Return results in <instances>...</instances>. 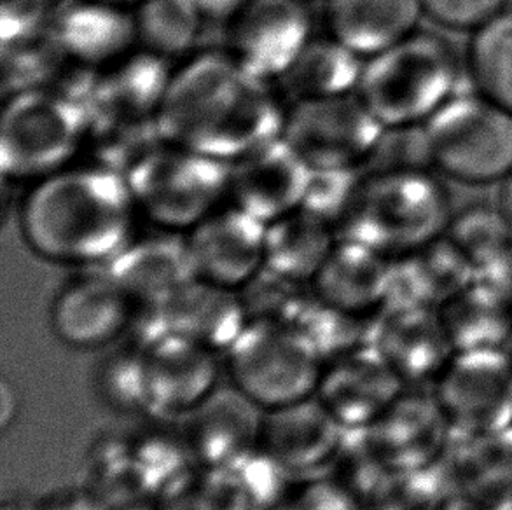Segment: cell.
Wrapping results in <instances>:
<instances>
[{
	"mask_svg": "<svg viewBox=\"0 0 512 510\" xmlns=\"http://www.w3.org/2000/svg\"><path fill=\"white\" fill-rule=\"evenodd\" d=\"M383 125L357 93L294 102L282 138L310 168H360L373 156Z\"/></svg>",
	"mask_w": 512,
	"mask_h": 510,
	"instance_id": "obj_9",
	"label": "cell"
},
{
	"mask_svg": "<svg viewBox=\"0 0 512 510\" xmlns=\"http://www.w3.org/2000/svg\"><path fill=\"white\" fill-rule=\"evenodd\" d=\"M392 259L362 243L338 240L310 283L327 310L355 320H378L387 310Z\"/></svg>",
	"mask_w": 512,
	"mask_h": 510,
	"instance_id": "obj_20",
	"label": "cell"
},
{
	"mask_svg": "<svg viewBox=\"0 0 512 510\" xmlns=\"http://www.w3.org/2000/svg\"><path fill=\"white\" fill-rule=\"evenodd\" d=\"M187 418V446L205 469H236L257 451L263 411L233 386L219 388Z\"/></svg>",
	"mask_w": 512,
	"mask_h": 510,
	"instance_id": "obj_23",
	"label": "cell"
},
{
	"mask_svg": "<svg viewBox=\"0 0 512 510\" xmlns=\"http://www.w3.org/2000/svg\"><path fill=\"white\" fill-rule=\"evenodd\" d=\"M153 310L161 331L179 334L217 353L228 352L247 325L238 292L201 280L189 283Z\"/></svg>",
	"mask_w": 512,
	"mask_h": 510,
	"instance_id": "obj_25",
	"label": "cell"
},
{
	"mask_svg": "<svg viewBox=\"0 0 512 510\" xmlns=\"http://www.w3.org/2000/svg\"><path fill=\"white\" fill-rule=\"evenodd\" d=\"M20 393L11 381L4 378L0 385V430L7 434L20 416Z\"/></svg>",
	"mask_w": 512,
	"mask_h": 510,
	"instance_id": "obj_45",
	"label": "cell"
},
{
	"mask_svg": "<svg viewBox=\"0 0 512 510\" xmlns=\"http://www.w3.org/2000/svg\"><path fill=\"white\" fill-rule=\"evenodd\" d=\"M56 13V0H0V37L16 41L48 27Z\"/></svg>",
	"mask_w": 512,
	"mask_h": 510,
	"instance_id": "obj_42",
	"label": "cell"
},
{
	"mask_svg": "<svg viewBox=\"0 0 512 510\" xmlns=\"http://www.w3.org/2000/svg\"><path fill=\"white\" fill-rule=\"evenodd\" d=\"M430 510H483V505L476 504L471 498H465L462 495L444 493Z\"/></svg>",
	"mask_w": 512,
	"mask_h": 510,
	"instance_id": "obj_47",
	"label": "cell"
},
{
	"mask_svg": "<svg viewBox=\"0 0 512 510\" xmlns=\"http://www.w3.org/2000/svg\"><path fill=\"white\" fill-rule=\"evenodd\" d=\"M423 14L451 30H478L506 9V0H420Z\"/></svg>",
	"mask_w": 512,
	"mask_h": 510,
	"instance_id": "obj_41",
	"label": "cell"
},
{
	"mask_svg": "<svg viewBox=\"0 0 512 510\" xmlns=\"http://www.w3.org/2000/svg\"><path fill=\"white\" fill-rule=\"evenodd\" d=\"M310 166L278 137L229 161L228 203L264 224L301 208Z\"/></svg>",
	"mask_w": 512,
	"mask_h": 510,
	"instance_id": "obj_16",
	"label": "cell"
},
{
	"mask_svg": "<svg viewBox=\"0 0 512 510\" xmlns=\"http://www.w3.org/2000/svg\"><path fill=\"white\" fill-rule=\"evenodd\" d=\"M95 2H105V4H114L121 7H135L140 0H95Z\"/></svg>",
	"mask_w": 512,
	"mask_h": 510,
	"instance_id": "obj_51",
	"label": "cell"
},
{
	"mask_svg": "<svg viewBox=\"0 0 512 510\" xmlns=\"http://www.w3.org/2000/svg\"><path fill=\"white\" fill-rule=\"evenodd\" d=\"M446 493L490 505L512 495V427L488 434L451 432L436 463Z\"/></svg>",
	"mask_w": 512,
	"mask_h": 510,
	"instance_id": "obj_22",
	"label": "cell"
},
{
	"mask_svg": "<svg viewBox=\"0 0 512 510\" xmlns=\"http://www.w3.org/2000/svg\"><path fill=\"white\" fill-rule=\"evenodd\" d=\"M362 177L364 172L360 168H312L301 208L336 228Z\"/></svg>",
	"mask_w": 512,
	"mask_h": 510,
	"instance_id": "obj_39",
	"label": "cell"
},
{
	"mask_svg": "<svg viewBox=\"0 0 512 510\" xmlns=\"http://www.w3.org/2000/svg\"><path fill=\"white\" fill-rule=\"evenodd\" d=\"M126 510H156L154 507H149V505H132V507H128Z\"/></svg>",
	"mask_w": 512,
	"mask_h": 510,
	"instance_id": "obj_52",
	"label": "cell"
},
{
	"mask_svg": "<svg viewBox=\"0 0 512 510\" xmlns=\"http://www.w3.org/2000/svg\"><path fill=\"white\" fill-rule=\"evenodd\" d=\"M270 83L229 51L187 58L158 112L163 140L229 163L282 137L287 109Z\"/></svg>",
	"mask_w": 512,
	"mask_h": 510,
	"instance_id": "obj_1",
	"label": "cell"
},
{
	"mask_svg": "<svg viewBox=\"0 0 512 510\" xmlns=\"http://www.w3.org/2000/svg\"><path fill=\"white\" fill-rule=\"evenodd\" d=\"M345 432L312 397L263 413L257 451L285 474L308 476L338 456Z\"/></svg>",
	"mask_w": 512,
	"mask_h": 510,
	"instance_id": "obj_19",
	"label": "cell"
},
{
	"mask_svg": "<svg viewBox=\"0 0 512 510\" xmlns=\"http://www.w3.org/2000/svg\"><path fill=\"white\" fill-rule=\"evenodd\" d=\"M163 142L158 118H121L111 114H90L84 152L90 163L123 173L142 156Z\"/></svg>",
	"mask_w": 512,
	"mask_h": 510,
	"instance_id": "obj_32",
	"label": "cell"
},
{
	"mask_svg": "<svg viewBox=\"0 0 512 510\" xmlns=\"http://www.w3.org/2000/svg\"><path fill=\"white\" fill-rule=\"evenodd\" d=\"M408 386L373 343L355 346L326 362L317 399L346 432H362L380 420Z\"/></svg>",
	"mask_w": 512,
	"mask_h": 510,
	"instance_id": "obj_13",
	"label": "cell"
},
{
	"mask_svg": "<svg viewBox=\"0 0 512 510\" xmlns=\"http://www.w3.org/2000/svg\"><path fill=\"white\" fill-rule=\"evenodd\" d=\"M450 226L448 198L436 179L415 166L364 173L334 233L390 259L415 254Z\"/></svg>",
	"mask_w": 512,
	"mask_h": 510,
	"instance_id": "obj_3",
	"label": "cell"
},
{
	"mask_svg": "<svg viewBox=\"0 0 512 510\" xmlns=\"http://www.w3.org/2000/svg\"><path fill=\"white\" fill-rule=\"evenodd\" d=\"M483 510H512V495L511 497L502 498L490 505H483Z\"/></svg>",
	"mask_w": 512,
	"mask_h": 510,
	"instance_id": "obj_50",
	"label": "cell"
},
{
	"mask_svg": "<svg viewBox=\"0 0 512 510\" xmlns=\"http://www.w3.org/2000/svg\"><path fill=\"white\" fill-rule=\"evenodd\" d=\"M205 21L233 20L249 0H193Z\"/></svg>",
	"mask_w": 512,
	"mask_h": 510,
	"instance_id": "obj_46",
	"label": "cell"
},
{
	"mask_svg": "<svg viewBox=\"0 0 512 510\" xmlns=\"http://www.w3.org/2000/svg\"><path fill=\"white\" fill-rule=\"evenodd\" d=\"M312 41L303 0H249L228 21V51L266 81H277Z\"/></svg>",
	"mask_w": 512,
	"mask_h": 510,
	"instance_id": "obj_14",
	"label": "cell"
},
{
	"mask_svg": "<svg viewBox=\"0 0 512 510\" xmlns=\"http://www.w3.org/2000/svg\"><path fill=\"white\" fill-rule=\"evenodd\" d=\"M336 242L329 222L298 208L266 224L264 268L289 282L312 283Z\"/></svg>",
	"mask_w": 512,
	"mask_h": 510,
	"instance_id": "obj_28",
	"label": "cell"
},
{
	"mask_svg": "<svg viewBox=\"0 0 512 510\" xmlns=\"http://www.w3.org/2000/svg\"><path fill=\"white\" fill-rule=\"evenodd\" d=\"M423 126V149L446 177L490 184L512 172V114L478 91L457 93Z\"/></svg>",
	"mask_w": 512,
	"mask_h": 510,
	"instance_id": "obj_8",
	"label": "cell"
},
{
	"mask_svg": "<svg viewBox=\"0 0 512 510\" xmlns=\"http://www.w3.org/2000/svg\"><path fill=\"white\" fill-rule=\"evenodd\" d=\"M95 386L100 399L121 413H147L146 373L142 348L111 353L97 367Z\"/></svg>",
	"mask_w": 512,
	"mask_h": 510,
	"instance_id": "obj_37",
	"label": "cell"
},
{
	"mask_svg": "<svg viewBox=\"0 0 512 510\" xmlns=\"http://www.w3.org/2000/svg\"><path fill=\"white\" fill-rule=\"evenodd\" d=\"M88 126V105L60 88L9 93L0 118L2 177L34 184L74 165L84 152Z\"/></svg>",
	"mask_w": 512,
	"mask_h": 510,
	"instance_id": "obj_5",
	"label": "cell"
},
{
	"mask_svg": "<svg viewBox=\"0 0 512 510\" xmlns=\"http://www.w3.org/2000/svg\"><path fill=\"white\" fill-rule=\"evenodd\" d=\"M420 0H327L329 35L360 58H371L418 32Z\"/></svg>",
	"mask_w": 512,
	"mask_h": 510,
	"instance_id": "obj_26",
	"label": "cell"
},
{
	"mask_svg": "<svg viewBox=\"0 0 512 510\" xmlns=\"http://www.w3.org/2000/svg\"><path fill=\"white\" fill-rule=\"evenodd\" d=\"M139 214L167 231H189L228 203L229 163L163 140L126 172Z\"/></svg>",
	"mask_w": 512,
	"mask_h": 510,
	"instance_id": "obj_7",
	"label": "cell"
},
{
	"mask_svg": "<svg viewBox=\"0 0 512 510\" xmlns=\"http://www.w3.org/2000/svg\"><path fill=\"white\" fill-rule=\"evenodd\" d=\"M476 280L512 304V243L502 254L476 271Z\"/></svg>",
	"mask_w": 512,
	"mask_h": 510,
	"instance_id": "obj_44",
	"label": "cell"
},
{
	"mask_svg": "<svg viewBox=\"0 0 512 510\" xmlns=\"http://www.w3.org/2000/svg\"><path fill=\"white\" fill-rule=\"evenodd\" d=\"M467 67L474 91L512 114V9L474 30Z\"/></svg>",
	"mask_w": 512,
	"mask_h": 510,
	"instance_id": "obj_31",
	"label": "cell"
},
{
	"mask_svg": "<svg viewBox=\"0 0 512 510\" xmlns=\"http://www.w3.org/2000/svg\"><path fill=\"white\" fill-rule=\"evenodd\" d=\"M51 28L63 55L88 69L109 67L139 42L128 7L95 0H74L56 11Z\"/></svg>",
	"mask_w": 512,
	"mask_h": 510,
	"instance_id": "obj_24",
	"label": "cell"
},
{
	"mask_svg": "<svg viewBox=\"0 0 512 510\" xmlns=\"http://www.w3.org/2000/svg\"><path fill=\"white\" fill-rule=\"evenodd\" d=\"M507 352H509V355L512 357V338L511 341H509V345H507Z\"/></svg>",
	"mask_w": 512,
	"mask_h": 510,
	"instance_id": "obj_53",
	"label": "cell"
},
{
	"mask_svg": "<svg viewBox=\"0 0 512 510\" xmlns=\"http://www.w3.org/2000/svg\"><path fill=\"white\" fill-rule=\"evenodd\" d=\"M186 238L201 282L238 292L264 269L266 224L231 203L207 215Z\"/></svg>",
	"mask_w": 512,
	"mask_h": 510,
	"instance_id": "obj_15",
	"label": "cell"
},
{
	"mask_svg": "<svg viewBox=\"0 0 512 510\" xmlns=\"http://www.w3.org/2000/svg\"><path fill=\"white\" fill-rule=\"evenodd\" d=\"M0 510H39V502H30L25 498H7L2 502Z\"/></svg>",
	"mask_w": 512,
	"mask_h": 510,
	"instance_id": "obj_49",
	"label": "cell"
},
{
	"mask_svg": "<svg viewBox=\"0 0 512 510\" xmlns=\"http://www.w3.org/2000/svg\"><path fill=\"white\" fill-rule=\"evenodd\" d=\"M460 67L437 35L415 32L364 60L357 95L387 130L425 125L458 93Z\"/></svg>",
	"mask_w": 512,
	"mask_h": 510,
	"instance_id": "obj_4",
	"label": "cell"
},
{
	"mask_svg": "<svg viewBox=\"0 0 512 510\" xmlns=\"http://www.w3.org/2000/svg\"><path fill=\"white\" fill-rule=\"evenodd\" d=\"M326 360L303 329L282 322H247L226 352L229 385L263 413L312 399Z\"/></svg>",
	"mask_w": 512,
	"mask_h": 510,
	"instance_id": "obj_6",
	"label": "cell"
},
{
	"mask_svg": "<svg viewBox=\"0 0 512 510\" xmlns=\"http://www.w3.org/2000/svg\"><path fill=\"white\" fill-rule=\"evenodd\" d=\"M511 233L499 208L472 207L450 221L446 240L478 271L511 245Z\"/></svg>",
	"mask_w": 512,
	"mask_h": 510,
	"instance_id": "obj_36",
	"label": "cell"
},
{
	"mask_svg": "<svg viewBox=\"0 0 512 510\" xmlns=\"http://www.w3.org/2000/svg\"><path fill=\"white\" fill-rule=\"evenodd\" d=\"M364 69L360 58L333 35L306 44L291 67L278 77L280 90L294 102L355 93Z\"/></svg>",
	"mask_w": 512,
	"mask_h": 510,
	"instance_id": "obj_30",
	"label": "cell"
},
{
	"mask_svg": "<svg viewBox=\"0 0 512 510\" xmlns=\"http://www.w3.org/2000/svg\"><path fill=\"white\" fill-rule=\"evenodd\" d=\"M142 348L147 413L158 418H187L219 388L217 352L196 341L160 331Z\"/></svg>",
	"mask_w": 512,
	"mask_h": 510,
	"instance_id": "obj_12",
	"label": "cell"
},
{
	"mask_svg": "<svg viewBox=\"0 0 512 510\" xmlns=\"http://www.w3.org/2000/svg\"><path fill=\"white\" fill-rule=\"evenodd\" d=\"M39 510H112V504L97 490L67 488L41 500Z\"/></svg>",
	"mask_w": 512,
	"mask_h": 510,
	"instance_id": "obj_43",
	"label": "cell"
},
{
	"mask_svg": "<svg viewBox=\"0 0 512 510\" xmlns=\"http://www.w3.org/2000/svg\"><path fill=\"white\" fill-rule=\"evenodd\" d=\"M69 63L51 25L16 41L2 42L4 91L9 95L16 91L53 86Z\"/></svg>",
	"mask_w": 512,
	"mask_h": 510,
	"instance_id": "obj_34",
	"label": "cell"
},
{
	"mask_svg": "<svg viewBox=\"0 0 512 510\" xmlns=\"http://www.w3.org/2000/svg\"><path fill=\"white\" fill-rule=\"evenodd\" d=\"M268 510H366L357 493L346 484L322 477H303L284 493Z\"/></svg>",
	"mask_w": 512,
	"mask_h": 510,
	"instance_id": "obj_40",
	"label": "cell"
},
{
	"mask_svg": "<svg viewBox=\"0 0 512 510\" xmlns=\"http://www.w3.org/2000/svg\"><path fill=\"white\" fill-rule=\"evenodd\" d=\"M497 208H499L500 215L504 217V221L507 222V226L512 229V172L502 180Z\"/></svg>",
	"mask_w": 512,
	"mask_h": 510,
	"instance_id": "obj_48",
	"label": "cell"
},
{
	"mask_svg": "<svg viewBox=\"0 0 512 510\" xmlns=\"http://www.w3.org/2000/svg\"><path fill=\"white\" fill-rule=\"evenodd\" d=\"M156 510H252L254 500L235 469H205L201 476L189 477Z\"/></svg>",
	"mask_w": 512,
	"mask_h": 510,
	"instance_id": "obj_35",
	"label": "cell"
},
{
	"mask_svg": "<svg viewBox=\"0 0 512 510\" xmlns=\"http://www.w3.org/2000/svg\"><path fill=\"white\" fill-rule=\"evenodd\" d=\"M451 432L488 434L512 425V357L507 350L457 353L430 386Z\"/></svg>",
	"mask_w": 512,
	"mask_h": 510,
	"instance_id": "obj_10",
	"label": "cell"
},
{
	"mask_svg": "<svg viewBox=\"0 0 512 510\" xmlns=\"http://www.w3.org/2000/svg\"><path fill=\"white\" fill-rule=\"evenodd\" d=\"M437 311L455 352L507 350L512 338V304L476 278Z\"/></svg>",
	"mask_w": 512,
	"mask_h": 510,
	"instance_id": "obj_29",
	"label": "cell"
},
{
	"mask_svg": "<svg viewBox=\"0 0 512 510\" xmlns=\"http://www.w3.org/2000/svg\"><path fill=\"white\" fill-rule=\"evenodd\" d=\"M140 304L107 271L63 283L49 306V327L74 352H97L130 331Z\"/></svg>",
	"mask_w": 512,
	"mask_h": 510,
	"instance_id": "obj_11",
	"label": "cell"
},
{
	"mask_svg": "<svg viewBox=\"0 0 512 510\" xmlns=\"http://www.w3.org/2000/svg\"><path fill=\"white\" fill-rule=\"evenodd\" d=\"M139 208L123 173L70 165L30 184L18 212L32 254L56 266H107L135 238Z\"/></svg>",
	"mask_w": 512,
	"mask_h": 510,
	"instance_id": "obj_2",
	"label": "cell"
},
{
	"mask_svg": "<svg viewBox=\"0 0 512 510\" xmlns=\"http://www.w3.org/2000/svg\"><path fill=\"white\" fill-rule=\"evenodd\" d=\"M371 343L408 388H430L457 355L436 308H387Z\"/></svg>",
	"mask_w": 512,
	"mask_h": 510,
	"instance_id": "obj_18",
	"label": "cell"
},
{
	"mask_svg": "<svg viewBox=\"0 0 512 510\" xmlns=\"http://www.w3.org/2000/svg\"><path fill=\"white\" fill-rule=\"evenodd\" d=\"M436 465L409 472H387L364 502L366 510H430L443 497Z\"/></svg>",
	"mask_w": 512,
	"mask_h": 510,
	"instance_id": "obj_38",
	"label": "cell"
},
{
	"mask_svg": "<svg viewBox=\"0 0 512 510\" xmlns=\"http://www.w3.org/2000/svg\"><path fill=\"white\" fill-rule=\"evenodd\" d=\"M133 18L140 46L167 60L194 48L205 21L193 0H140Z\"/></svg>",
	"mask_w": 512,
	"mask_h": 510,
	"instance_id": "obj_33",
	"label": "cell"
},
{
	"mask_svg": "<svg viewBox=\"0 0 512 510\" xmlns=\"http://www.w3.org/2000/svg\"><path fill=\"white\" fill-rule=\"evenodd\" d=\"M107 273L147 308L165 303L198 280L187 238L167 229H160L158 235L135 236L107 264Z\"/></svg>",
	"mask_w": 512,
	"mask_h": 510,
	"instance_id": "obj_21",
	"label": "cell"
},
{
	"mask_svg": "<svg viewBox=\"0 0 512 510\" xmlns=\"http://www.w3.org/2000/svg\"><path fill=\"white\" fill-rule=\"evenodd\" d=\"M172 76L167 58L144 48L133 49L98 72L90 114L158 118Z\"/></svg>",
	"mask_w": 512,
	"mask_h": 510,
	"instance_id": "obj_27",
	"label": "cell"
},
{
	"mask_svg": "<svg viewBox=\"0 0 512 510\" xmlns=\"http://www.w3.org/2000/svg\"><path fill=\"white\" fill-rule=\"evenodd\" d=\"M364 432L388 472L434 467L451 434L430 388H406L387 413Z\"/></svg>",
	"mask_w": 512,
	"mask_h": 510,
	"instance_id": "obj_17",
	"label": "cell"
},
{
	"mask_svg": "<svg viewBox=\"0 0 512 510\" xmlns=\"http://www.w3.org/2000/svg\"><path fill=\"white\" fill-rule=\"evenodd\" d=\"M511 427H512V425H511Z\"/></svg>",
	"mask_w": 512,
	"mask_h": 510,
	"instance_id": "obj_54",
	"label": "cell"
}]
</instances>
